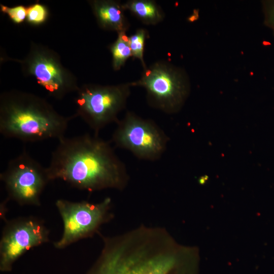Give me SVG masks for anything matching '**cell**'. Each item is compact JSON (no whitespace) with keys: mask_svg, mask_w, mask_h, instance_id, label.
Instances as JSON below:
<instances>
[{"mask_svg":"<svg viewBox=\"0 0 274 274\" xmlns=\"http://www.w3.org/2000/svg\"><path fill=\"white\" fill-rule=\"evenodd\" d=\"M101 252L86 274H188L191 261L164 227L142 225L101 236Z\"/></svg>","mask_w":274,"mask_h":274,"instance_id":"1","label":"cell"},{"mask_svg":"<svg viewBox=\"0 0 274 274\" xmlns=\"http://www.w3.org/2000/svg\"><path fill=\"white\" fill-rule=\"evenodd\" d=\"M46 167L50 181L62 180L89 192L108 189L123 190L129 176L111 141L85 133L59 140Z\"/></svg>","mask_w":274,"mask_h":274,"instance_id":"2","label":"cell"},{"mask_svg":"<svg viewBox=\"0 0 274 274\" xmlns=\"http://www.w3.org/2000/svg\"><path fill=\"white\" fill-rule=\"evenodd\" d=\"M44 99L20 92L3 94L1 98L0 133L6 138L35 142L64 136L69 121Z\"/></svg>","mask_w":274,"mask_h":274,"instance_id":"3","label":"cell"},{"mask_svg":"<svg viewBox=\"0 0 274 274\" xmlns=\"http://www.w3.org/2000/svg\"><path fill=\"white\" fill-rule=\"evenodd\" d=\"M143 88L148 105L165 114L177 112L186 98L189 87L181 70L166 60H159L144 69L141 78L130 82Z\"/></svg>","mask_w":274,"mask_h":274,"instance_id":"4","label":"cell"},{"mask_svg":"<svg viewBox=\"0 0 274 274\" xmlns=\"http://www.w3.org/2000/svg\"><path fill=\"white\" fill-rule=\"evenodd\" d=\"M55 206L63 223L62 235L53 243L57 249H64L79 240L92 237L113 217L112 201L109 197L99 202L58 199Z\"/></svg>","mask_w":274,"mask_h":274,"instance_id":"5","label":"cell"},{"mask_svg":"<svg viewBox=\"0 0 274 274\" xmlns=\"http://www.w3.org/2000/svg\"><path fill=\"white\" fill-rule=\"evenodd\" d=\"M131 87L130 82L84 87L79 91L76 99V117H80L94 134L98 135L107 125L118 121V116L126 106Z\"/></svg>","mask_w":274,"mask_h":274,"instance_id":"6","label":"cell"},{"mask_svg":"<svg viewBox=\"0 0 274 274\" xmlns=\"http://www.w3.org/2000/svg\"><path fill=\"white\" fill-rule=\"evenodd\" d=\"M116 124L111 140L115 147L148 161L160 159L166 151L169 138L153 120L127 111Z\"/></svg>","mask_w":274,"mask_h":274,"instance_id":"7","label":"cell"},{"mask_svg":"<svg viewBox=\"0 0 274 274\" xmlns=\"http://www.w3.org/2000/svg\"><path fill=\"white\" fill-rule=\"evenodd\" d=\"M8 198L20 206H41V196L50 180L46 167L31 157L24 150L9 161L6 169L1 173Z\"/></svg>","mask_w":274,"mask_h":274,"instance_id":"8","label":"cell"},{"mask_svg":"<svg viewBox=\"0 0 274 274\" xmlns=\"http://www.w3.org/2000/svg\"><path fill=\"white\" fill-rule=\"evenodd\" d=\"M49 241V230L42 219L27 216L7 221L0 241V270L11 271L24 253Z\"/></svg>","mask_w":274,"mask_h":274,"instance_id":"9","label":"cell"},{"mask_svg":"<svg viewBox=\"0 0 274 274\" xmlns=\"http://www.w3.org/2000/svg\"><path fill=\"white\" fill-rule=\"evenodd\" d=\"M29 68L38 83L54 97L60 98L74 88L65 80L58 63L49 56L40 54L35 55Z\"/></svg>","mask_w":274,"mask_h":274,"instance_id":"10","label":"cell"},{"mask_svg":"<svg viewBox=\"0 0 274 274\" xmlns=\"http://www.w3.org/2000/svg\"><path fill=\"white\" fill-rule=\"evenodd\" d=\"M93 8L99 25L104 28L117 33L129 28V23L125 16L122 4L113 1H95Z\"/></svg>","mask_w":274,"mask_h":274,"instance_id":"11","label":"cell"},{"mask_svg":"<svg viewBox=\"0 0 274 274\" xmlns=\"http://www.w3.org/2000/svg\"><path fill=\"white\" fill-rule=\"evenodd\" d=\"M122 7L147 25H156L165 17L161 8L152 0H129L122 4Z\"/></svg>","mask_w":274,"mask_h":274,"instance_id":"12","label":"cell"},{"mask_svg":"<svg viewBox=\"0 0 274 274\" xmlns=\"http://www.w3.org/2000/svg\"><path fill=\"white\" fill-rule=\"evenodd\" d=\"M128 37L125 31L118 32L116 40L111 47L112 66L115 71L121 69L127 60L132 57Z\"/></svg>","mask_w":274,"mask_h":274,"instance_id":"13","label":"cell"},{"mask_svg":"<svg viewBox=\"0 0 274 274\" xmlns=\"http://www.w3.org/2000/svg\"><path fill=\"white\" fill-rule=\"evenodd\" d=\"M148 37L147 30L142 28L138 29L134 33L128 37L132 57L140 60L144 69L147 67L144 54L145 41Z\"/></svg>","mask_w":274,"mask_h":274,"instance_id":"14","label":"cell"},{"mask_svg":"<svg viewBox=\"0 0 274 274\" xmlns=\"http://www.w3.org/2000/svg\"><path fill=\"white\" fill-rule=\"evenodd\" d=\"M47 15L46 8L40 4H36L27 9V19L28 21L33 24H39L43 22Z\"/></svg>","mask_w":274,"mask_h":274,"instance_id":"15","label":"cell"},{"mask_svg":"<svg viewBox=\"0 0 274 274\" xmlns=\"http://www.w3.org/2000/svg\"><path fill=\"white\" fill-rule=\"evenodd\" d=\"M1 8L2 11L7 13L15 23L22 22L27 16V9L22 6H18L13 8L2 6Z\"/></svg>","mask_w":274,"mask_h":274,"instance_id":"16","label":"cell"},{"mask_svg":"<svg viewBox=\"0 0 274 274\" xmlns=\"http://www.w3.org/2000/svg\"><path fill=\"white\" fill-rule=\"evenodd\" d=\"M265 6L266 23L274 31V1L266 2Z\"/></svg>","mask_w":274,"mask_h":274,"instance_id":"17","label":"cell"}]
</instances>
